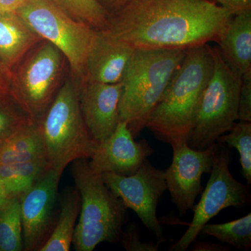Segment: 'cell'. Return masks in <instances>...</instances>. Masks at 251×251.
I'll return each instance as SVG.
<instances>
[{
  "mask_svg": "<svg viewBox=\"0 0 251 251\" xmlns=\"http://www.w3.org/2000/svg\"><path fill=\"white\" fill-rule=\"evenodd\" d=\"M213 69L214 57L209 44L186 50L181 65L147 123L157 139L171 146L186 142Z\"/></svg>",
  "mask_w": 251,
  "mask_h": 251,
  "instance_id": "2",
  "label": "cell"
},
{
  "mask_svg": "<svg viewBox=\"0 0 251 251\" xmlns=\"http://www.w3.org/2000/svg\"><path fill=\"white\" fill-rule=\"evenodd\" d=\"M192 247L193 251H229L230 247H226L221 244L206 242H196Z\"/></svg>",
  "mask_w": 251,
  "mask_h": 251,
  "instance_id": "29",
  "label": "cell"
},
{
  "mask_svg": "<svg viewBox=\"0 0 251 251\" xmlns=\"http://www.w3.org/2000/svg\"><path fill=\"white\" fill-rule=\"evenodd\" d=\"M51 168L47 159L0 165V181L10 198H21Z\"/></svg>",
  "mask_w": 251,
  "mask_h": 251,
  "instance_id": "20",
  "label": "cell"
},
{
  "mask_svg": "<svg viewBox=\"0 0 251 251\" xmlns=\"http://www.w3.org/2000/svg\"><path fill=\"white\" fill-rule=\"evenodd\" d=\"M31 123L11 96L0 94V143Z\"/></svg>",
  "mask_w": 251,
  "mask_h": 251,
  "instance_id": "25",
  "label": "cell"
},
{
  "mask_svg": "<svg viewBox=\"0 0 251 251\" xmlns=\"http://www.w3.org/2000/svg\"><path fill=\"white\" fill-rule=\"evenodd\" d=\"M229 150L224 144L216 143L214 162L201 201L193 207L194 215L184 235L169 248V251H186L196 241L203 226L220 211L229 206L242 207L250 200L247 186L234 179L229 171Z\"/></svg>",
  "mask_w": 251,
  "mask_h": 251,
  "instance_id": "9",
  "label": "cell"
},
{
  "mask_svg": "<svg viewBox=\"0 0 251 251\" xmlns=\"http://www.w3.org/2000/svg\"><path fill=\"white\" fill-rule=\"evenodd\" d=\"M211 49L214 69L186 140L188 146L196 150H204L216 144L239 120L242 77L225 62L218 47Z\"/></svg>",
  "mask_w": 251,
  "mask_h": 251,
  "instance_id": "7",
  "label": "cell"
},
{
  "mask_svg": "<svg viewBox=\"0 0 251 251\" xmlns=\"http://www.w3.org/2000/svg\"><path fill=\"white\" fill-rule=\"evenodd\" d=\"M233 16L212 0H130L107 29L135 49H188L219 42Z\"/></svg>",
  "mask_w": 251,
  "mask_h": 251,
  "instance_id": "1",
  "label": "cell"
},
{
  "mask_svg": "<svg viewBox=\"0 0 251 251\" xmlns=\"http://www.w3.org/2000/svg\"><path fill=\"white\" fill-rule=\"evenodd\" d=\"M121 244L128 251H157L158 244L152 242H141L139 229L134 224H130L125 232H122Z\"/></svg>",
  "mask_w": 251,
  "mask_h": 251,
  "instance_id": "26",
  "label": "cell"
},
{
  "mask_svg": "<svg viewBox=\"0 0 251 251\" xmlns=\"http://www.w3.org/2000/svg\"><path fill=\"white\" fill-rule=\"evenodd\" d=\"M201 232L239 250L249 251L251 247V214L225 224H206Z\"/></svg>",
  "mask_w": 251,
  "mask_h": 251,
  "instance_id": "22",
  "label": "cell"
},
{
  "mask_svg": "<svg viewBox=\"0 0 251 251\" xmlns=\"http://www.w3.org/2000/svg\"><path fill=\"white\" fill-rule=\"evenodd\" d=\"M69 16L97 30L108 27V15L97 0H50Z\"/></svg>",
  "mask_w": 251,
  "mask_h": 251,
  "instance_id": "23",
  "label": "cell"
},
{
  "mask_svg": "<svg viewBox=\"0 0 251 251\" xmlns=\"http://www.w3.org/2000/svg\"><path fill=\"white\" fill-rule=\"evenodd\" d=\"M135 50L134 47L108 29H96L86 62L85 82H121Z\"/></svg>",
  "mask_w": 251,
  "mask_h": 251,
  "instance_id": "15",
  "label": "cell"
},
{
  "mask_svg": "<svg viewBox=\"0 0 251 251\" xmlns=\"http://www.w3.org/2000/svg\"><path fill=\"white\" fill-rule=\"evenodd\" d=\"M11 73L0 62V94L9 95Z\"/></svg>",
  "mask_w": 251,
  "mask_h": 251,
  "instance_id": "32",
  "label": "cell"
},
{
  "mask_svg": "<svg viewBox=\"0 0 251 251\" xmlns=\"http://www.w3.org/2000/svg\"><path fill=\"white\" fill-rule=\"evenodd\" d=\"M42 40L17 13H0V62L10 72Z\"/></svg>",
  "mask_w": 251,
  "mask_h": 251,
  "instance_id": "17",
  "label": "cell"
},
{
  "mask_svg": "<svg viewBox=\"0 0 251 251\" xmlns=\"http://www.w3.org/2000/svg\"><path fill=\"white\" fill-rule=\"evenodd\" d=\"M66 61L57 48L42 40L11 70L9 95L36 125L62 85Z\"/></svg>",
  "mask_w": 251,
  "mask_h": 251,
  "instance_id": "6",
  "label": "cell"
},
{
  "mask_svg": "<svg viewBox=\"0 0 251 251\" xmlns=\"http://www.w3.org/2000/svg\"><path fill=\"white\" fill-rule=\"evenodd\" d=\"M239 99V120L251 122V71L243 75Z\"/></svg>",
  "mask_w": 251,
  "mask_h": 251,
  "instance_id": "27",
  "label": "cell"
},
{
  "mask_svg": "<svg viewBox=\"0 0 251 251\" xmlns=\"http://www.w3.org/2000/svg\"><path fill=\"white\" fill-rule=\"evenodd\" d=\"M172 148L173 162L165 170L167 188L180 215L185 216L202 193V175L211 173L216 144L204 150L191 148L186 142Z\"/></svg>",
  "mask_w": 251,
  "mask_h": 251,
  "instance_id": "11",
  "label": "cell"
},
{
  "mask_svg": "<svg viewBox=\"0 0 251 251\" xmlns=\"http://www.w3.org/2000/svg\"><path fill=\"white\" fill-rule=\"evenodd\" d=\"M46 158L37 125L29 124L0 143V165Z\"/></svg>",
  "mask_w": 251,
  "mask_h": 251,
  "instance_id": "18",
  "label": "cell"
},
{
  "mask_svg": "<svg viewBox=\"0 0 251 251\" xmlns=\"http://www.w3.org/2000/svg\"><path fill=\"white\" fill-rule=\"evenodd\" d=\"M16 13L36 34L62 52L73 77L82 85L96 29L74 19L50 0H28Z\"/></svg>",
  "mask_w": 251,
  "mask_h": 251,
  "instance_id": "8",
  "label": "cell"
},
{
  "mask_svg": "<svg viewBox=\"0 0 251 251\" xmlns=\"http://www.w3.org/2000/svg\"><path fill=\"white\" fill-rule=\"evenodd\" d=\"M28 0H0V13H16Z\"/></svg>",
  "mask_w": 251,
  "mask_h": 251,
  "instance_id": "31",
  "label": "cell"
},
{
  "mask_svg": "<svg viewBox=\"0 0 251 251\" xmlns=\"http://www.w3.org/2000/svg\"><path fill=\"white\" fill-rule=\"evenodd\" d=\"M108 16L122 9L130 0H97Z\"/></svg>",
  "mask_w": 251,
  "mask_h": 251,
  "instance_id": "30",
  "label": "cell"
},
{
  "mask_svg": "<svg viewBox=\"0 0 251 251\" xmlns=\"http://www.w3.org/2000/svg\"><path fill=\"white\" fill-rule=\"evenodd\" d=\"M80 90L79 82L67 78L36 124L48 161L62 173L76 160L90 159L98 145L82 118Z\"/></svg>",
  "mask_w": 251,
  "mask_h": 251,
  "instance_id": "4",
  "label": "cell"
},
{
  "mask_svg": "<svg viewBox=\"0 0 251 251\" xmlns=\"http://www.w3.org/2000/svg\"><path fill=\"white\" fill-rule=\"evenodd\" d=\"M23 250L21 199L12 198L0 209V251Z\"/></svg>",
  "mask_w": 251,
  "mask_h": 251,
  "instance_id": "21",
  "label": "cell"
},
{
  "mask_svg": "<svg viewBox=\"0 0 251 251\" xmlns=\"http://www.w3.org/2000/svg\"><path fill=\"white\" fill-rule=\"evenodd\" d=\"M72 174L80 193V219L72 244L77 251H92L100 243H115L122 237L126 208L92 171L88 159L73 162Z\"/></svg>",
  "mask_w": 251,
  "mask_h": 251,
  "instance_id": "5",
  "label": "cell"
},
{
  "mask_svg": "<svg viewBox=\"0 0 251 251\" xmlns=\"http://www.w3.org/2000/svg\"><path fill=\"white\" fill-rule=\"evenodd\" d=\"M218 47L225 62L237 75L251 71V11L234 15Z\"/></svg>",
  "mask_w": 251,
  "mask_h": 251,
  "instance_id": "16",
  "label": "cell"
},
{
  "mask_svg": "<svg viewBox=\"0 0 251 251\" xmlns=\"http://www.w3.org/2000/svg\"><path fill=\"white\" fill-rule=\"evenodd\" d=\"M187 49H135L123 80L120 120L128 124L133 137L146 127L163 98Z\"/></svg>",
  "mask_w": 251,
  "mask_h": 251,
  "instance_id": "3",
  "label": "cell"
},
{
  "mask_svg": "<svg viewBox=\"0 0 251 251\" xmlns=\"http://www.w3.org/2000/svg\"><path fill=\"white\" fill-rule=\"evenodd\" d=\"M80 207L81 197L77 188L71 190L64 195L57 224L39 251L70 250Z\"/></svg>",
  "mask_w": 251,
  "mask_h": 251,
  "instance_id": "19",
  "label": "cell"
},
{
  "mask_svg": "<svg viewBox=\"0 0 251 251\" xmlns=\"http://www.w3.org/2000/svg\"><path fill=\"white\" fill-rule=\"evenodd\" d=\"M103 182L111 192L121 200L126 208L134 211L158 243L165 241L163 230L156 216V208L167 184L165 170L151 166L147 160L141 168L129 176L104 173Z\"/></svg>",
  "mask_w": 251,
  "mask_h": 251,
  "instance_id": "10",
  "label": "cell"
},
{
  "mask_svg": "<svg viewBox=\"0 0 251 251\" xmlns=\"http://www.w3.org/2000/svg\"><path fill=\"white\" fill-rule=\"evenodd\" d=\"M216 143L237 149L240 155L242 174L249 184H251V122H239L227 133L220 136Z\"/></svg>",
  "mask_w": 251,
  "mask_h": 251,
  "instance_id": "24",
  "label": "cell"
},
{
  "mask_svg": "<svg viewBox=\"0 0 251 251\" xmlns=\"http://www.w3.org/2000/svg\"><path fill=\"white\" fill-rule=\"evenodd\" d=\"M62 175L50 168L20 198L24 251H39L50 234L52 211Z\"/></svg>",
  "mask_w": 251,
  "mask_h": 251,
  "instance_id": "12",
  "label": "cell"
},
{
  "mask_svg": "<svg viewBox=\"0 0 251 251\" xmlns=\"http://www.w3.org/2000/svg\"><path fill=\"white\" fill-rule=\"evenodd\" d=\"M122 82L104 84L85 82L80 85L82 118L97 145L108 138L120 121Z\"/></svg>",
  "mask_w": 251,
  "mask_h": 251,
  "instance_id": "14",
  "label": "cell"
},
{
  "mask_svg": "<svg viewBox=\"0 0 251 251\" xmlns=\"http://www.w3.org/2000/svg\"><path fill=\"white\" fill-rule=\"evenodd\" d=\"M10 199L11 198L6 194L4 188L3 187L2 184H1V181H0V209L2 208Z\"/></svg>",
  "mask_w": 251,
  "mask_h": 251,
  "instance_id": "33",
  "label": "cell"
},
{
  "mask_svg": "<svg viewBox=\"0 0 251 251\" xmlns=\"http://www.w3.org/2000/svg\"><path fill=\"white\" fill-rule=\"evenodd\" d=\"M232 15L251 11V0H212Z\"/></svg>",
  "mask_w": 251,
  "mask_h": 251,
  "instance_id": "28",
  "label": "cell"
},
{
  "mask_svg": "<svg viewBox=\"0 0 251 251\" xmlns=\"http://www.w3.org/2000/svg\"><path fill=\"white\" fill-rule=\"evenodd\" d=\"M134 138L127 122L120 120L111 135L95 148L88 161L92 171L123 176L136 173L153 150L146 140L136 142Z\"/></svg>",
  "mask_w": 251,
  "mask_h": 251,
  "instance_id": "13",
  "label": "cell"
}]
</instances>
